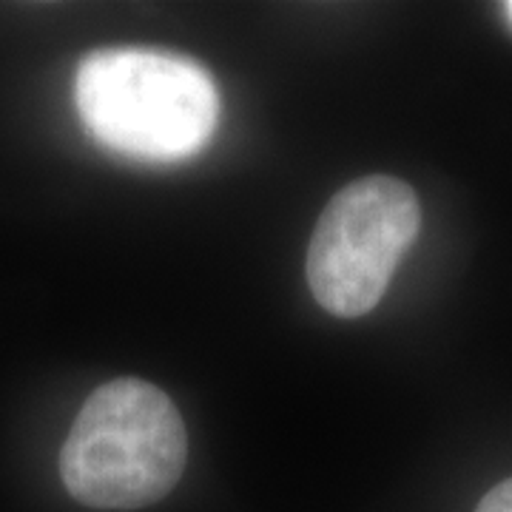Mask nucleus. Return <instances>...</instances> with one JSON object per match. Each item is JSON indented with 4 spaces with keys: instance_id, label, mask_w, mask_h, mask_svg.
Instances as JSON below:
<instances>
[{
    "instance_id": "obj_5",
    "label": "nucleus",
    "mask_w": 512,
    "mask_h": 512,
    "mask_svg": "<svg viewBox=\"0 0 512 512\" xmlns=\"http://www.w3.org/2000/svg\"><path fill=\"white\" fill-rule=\"evenodd\" d=\"M507 15H510V20H512V3H507Z\"/></svg>"
},
{
    "instance_id": "obj_3",
    "label": "nucleus",
    "mask_w": 512,
    "mask_h": 512,
    "mask_svg": "<svg viewBox=\"0 0 512 512\" xmlns=\"http://www.w3.org/2000/svg\"><path fill=\"white\" fill-rule=\"evenodd\" d=\"M419 228V197L399 177L370 174L345 185L325 205L308 245L313 299L339 319L373 311Z\"/></svg>"
},
{
    "instance_id": "obj_4",
    "label": "nucleus",
    "mask_w": 512,
    "mask_h": 512,
    "mask_svg": "<svg viewBox=\"0 0 512 512\" xmlns=\"http://www.w3.org/2000/svg\"><path fill=\"white\" fill-rule=\"evenodd\" d=\"M476 512H512V478L501 481L490 493L481 498Z\"/></svg>"
},
{
    "instance_id": "obj_2",
    "label": "nucleus",
    "mask_w": 512,
    "mask_h": 512,
    "mask_svg": "<svg viewBox=\"0 0 512 512\" xmlns=\"http://www.w3.org/2000/svg\"><path fill=\"white\" fill-rule=\"evenodd\" d=\"M188 433L177 404L157 384L120 376L100 384L60 450V478L94 510H140L177 487Z\"/></svg>"
},
{
    "instance_id": "obj_1",
    "label": "nucleus",
    "mask_w": 512,
    "mask_h": 512,
    "mask_svg": "<svg viewBox=\"0 0 512 512\" xmlns=\"http://www.w3.org/2000/svg\"><path fill=\"white\" fill-rule=\"evenodd\" d=\"M74 103L97 143L151 163L205 148L220 120V92L197 60L151 49H103L80 63Z\"/></svg>"
}]
</instances>
